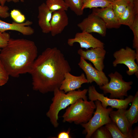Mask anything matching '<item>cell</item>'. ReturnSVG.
<instances>
[{"label": "cell", "instance_id": "obj_1", "mask_svg": "<svg viewBox=\"0 0 138 138\" xmlns=\"http://www.w3.org/2000/svg\"><path fill=\"white\" fill-rule=\"evenodd\" d=\"M71 66L63 54L57 48H48L37 57L29 73L33 89L43 94L59 88Z\"/></svg>", "mask_w": 138, "mask_h": 138}, {"label": "cell", "instance_id": "obj_2", "mask_svg": "<svg viewBox=\"0 0 138 138\" xmlns=\"http://www.w3.org/2000/svg\"><path fill=\"white\" fill-rule=\"evenodd\" d=\"M38 53L34 41L10 38L0 51V61L9 76L18 77L21 74L29 73Z\"/></svg>", "mask_w": 138, "mask_h": 138}, {"label": "cell", "instance_id": "obj_3", "mask_svg": "<svg viewBox=\"0 0 138 138\" xmlns=\"http://www.w3.org/2000/svg\"><path fill=\"white\" fill-rule=\"evenodd\" d=\"M87 92L88 89H84L70 91L66 93L59 88L55 89L53 92L52 102L46 114L54 128L57 127L59 125L58 121L59 112L74 103L78 99L87 100Z\"/></svg>", "mask_w": 138, "mask_h": 138}, {"label": "cell", "instance_id": "obj_4", "mask_svg": "<svg viewBox=\"0 0 138 138\" xmlns=\"http://www.w3.org/2000/svg\"><path fill=\"white\" fill-rule=\"evenodd\" d=\"M96 108L94 101L78 99L66 109L62 116L63 121L76 124L86 123L92 117Z\"/></svg>", "mask_w": 138, "mask_h": 138}, {"label": "cell", "instance_id": "obj_5", "mask_svg": "<svg viewBox=\"0 0 138 138\" xmlns=\"http://www.w3.org/2000/svg\"><path fill=\"white\" fill-rule=\"evenodd\" d=\"M110 78L109 82L99 88L104 94H110L109 98L124 99V97H128V92L132 88V81L126 82L123 79L122 75L117 71L108 75Z\"/></svg>", "mask_w": 138, "mask_h": 138}, {"label": "cell", "instance_id": "obj_6", "mask_svg": "<svg viewBox=\"0 0 138 138\" xmlns=\"http://www.w3.org/2000/svg\"><path fill=\"white\" fill-rule=\"evenodd\" d=\"M95 103L96 109L94 113L93 116L87 123L80 124L84 129V132L86 134V138H91L98 128L112 122L109 113L113 110V108L111 107L108 108L103 107L101 102L98 100L95 101Z\"/></svg>", "mask_w": 138, "mask_h": 138}, {"label": "cell", "instance_id": "obj_7", "mask_svg": "<svg viewBox=\"0 0 138 138\" xmlns=\"http://www.w3.org/2000/svg\"><path fill=\"white\" fill-rule=\"evenodd\" d=\"M115 60L112 62L113 66L115 67L118 64H124L128 67L127 74L129 76L134 74L138 77V55L135 50L128 47L122 48L115 51L113 54Z\"/></svg>", "mask_w": 138, "mask_h": 138}, {"label": "cell", "instance_id": "obj_8", "mask_svg": "<svg viewBox=\"0 0 138 138\" xmlns=\"http://www.w3.org/2000/svg\"><path fill=\"white\" fill-rule=\"evenodd\" d=\"M88 98L91 101H99L102 106L104 108L110 106L113 108L126 109L129 104L132 102L134 96L129 95L125 99L108 98L104 96V94L98 92L93 85L89 87L88 89Z\"/></svg>", "mask_w": 138, "mask_h": 138}, {"label": "cell", "instance_id": "obj_9", "mask_svg": "<svg viewBox=\"0 0 138 138\" xmlns=\"http://www.w3.org/2000/svg\"><path fill=\"white\" fill-rule=\"evenodd\" d=\"M77 26L82 31L98 33L102 37L106 34L107 28L102 20L92 13L78 23Z\"/></svg>", "mask_w": 138, "mask_h": 138}, {"label": "cell", "instance_id": "obj_10", "mask_svg": "<svg viewBox=\"0 0 138 138\" xmlns=\"http://www.w3.org/2000/svg\"><path fill=\"white\" fill-rule=\"evenodd\" d=\"M78 65L84 72L87 83L95 82L99 86L108 83L109 79L103 71H100L94 67L90 63L80 57Z\"/></svg>", "mask_w": 138, "mask_h": 138}, {"label": "cell", "instance_id": "obj_11", "mask_svg": "<svg viewBox=\"0 0 138 138\" xmlns=\"http://www.w3.org/2000/svg\"><path fill=\"white\" fill-rule=\"evenodd\" d=\"M77 53L84 60L91 62L96 68L103 71L105 67L103 61L106 54V51L104 48H91L86 50L81 49L78 50Z\"/></svg>", "mask_w": 138, "mask_h": 138}, {"label": "cell", "instance_id": "obj_12", "mask_svg": "<svg viewBox=\"0 0 138 138\" xmlns=\"http://www.w3.org/2000/svg\"><path fill=\"white\" fill-rule=\"evenodd\" d=\"M78 43L80 47L86 50L91 48H104V43L94 37L90 33L85 31L76 33L73 38L68 39V45L72 46L75 43Z\"/></svg>", "mask_w": 138, "mask_h": 138}, {"label": "cell", "instance_id": "obj_13", "mask_svg": "<svg viewBox=\"0 0 138 138\" xmlns=\"http://www.w3.org/2000/svg\"><path fill=\"white\" fill-rule=\"evenodd\" d=\"M126 109H119L117 111L112 110L109 116L112 121L114 122L121 132L124 134L133 138L132 126L125 114Z\"/></svg>", "mask_w": 138, "mask_h": 138}, {"label": "cell", "instance_id": "obj_14", "mask_svg": "<svg viewBox=\"0 0 138 138\" xmlns=\"http://www.w3.org/2000/svg\"><path fill=\"white\" fill-rule=\"evenodd\" d=\"M92 12L100 17L107 28H118L121 26L118 19L113 10L112 5L100 8H93Z\"/></svg>", "mask_w": 138, "mask_h": 138}, {"label": "cell", "instance_id": "obj_15", "mask_svg": "<svg viewBox=\"0 0 138 138\" xmlns=\"http://www.w3.org/2000/svg\"><path fill=\"white\" fill-rule=\"evenodd\" d=\"M86 83H87V81L84 73L76 76L72 74L70 72H67L65 74L64 78L59 89L66 93L79 89L82 87L83 84Z\"/></svg>", "mask_w": 138, "mask_h": 138}, {"label": "cell", "instance_id": "obj_16", "mask_svg": "<svg viewBox=\"0 0 138 138\" xmlns=\"http://www.w3.org/2000/svg\"><path fill=\"white\" fill-rule=\"evenodd\" d=\"M68 19L66 11L58 10L53 12L50 22V32L53 37L61 33L68 25Z\"/></svg>", "mask_w": 138, "mask_h": 138}, {"label": "cell", "instance_id": "obj_17", "mask_svg": "<svg viewBox=\"0 0 138 138\" xmlns=\"http://www.w3.org/2000/svg\"><path fill=\"white\" fill-rule=\"evenodd\" d=\"M32 24V22L29 20L21 23L15 22L10 23L5 22L0 19V32H3L7 30L15 31L20 32L24 35L30 36L34 32V29L30 26Z\"/></svg>", "mask_w": 138, "mask_h": 138}, {"label": "cell", "instance_id": "obj_18", "mask_svg": "<svg viewBox=\"0 0 138 138\" xmlns=\"http://www.w3.org/2000/svg\"><path fill=\"white\" fill-rule=\"evenodd\" d=\"M38 24L42 32L44 33L50 32V22L53 12L50 10L45 3H43L38 7Z\"/></svg>", "mask_w": 138, "mask_h": 138}, {"label": "cell", "instance_id": "obj_19", "mask_svg": "<svg viewBox=\"0 0 138 138\" xmlns=\"http://www.w3.org/2000/svg\"><path fill=\"white\" fill-rule=\"evenodd\" d=\"M138 11L134 8L133 2H130L125 10L118 19L119 24L128 26L130 28L133 24Z\"/></svg>", "mask_w": 138, "mask_h": 138}, {"label": "cell", "instance_id": "obj_20", "mask_svg": "<svg viewBox=\"0 0 138 138\" xmlns=\"http://www.w3.org/2000/svg\"><path fill=\"white\" fill-rule=\"evenodd\" d=\"M130 108L125 110V114L130 124L132 126L138 121V91L135 94Z\"/></svg>", "mask_w": 138, "mask_h": 138}, {"label": "cell", "instance_id": "obj_21", "mask_svg": "<svg viewBox=\"0 0 138 138\" xmlns=\"http://www.w3.org/2000/svg\"><path fill=\"white\" fill-rule=\"evenodd\" d=\"M113 2L107 0H84L82 9L84 10L87 8H104L112 5Z\"/></svg>", "mask_w": 138, "mask_h": 138}, {"label": "cell", "instance_id": "obj_22", "mask_svg": "<svg viewBox=\"0 0 138 138\" xmlns=\"http://www.w3.org/2000/svg\"><path fill=\"white\" fill-rule=\"evenodd\" d=\"M45 3L52 12L58 10L66 11L69 8L64 0H47Z\"/></svg>", "mask_w": 138, "mask_h": 138}, {"label": "cell", "instance_id": "obj_23", "mask_svg": "<svg viewBox=\"0 0 138 138\" xmlns=\"http://www.w3.org/2000/svg\"><path fill=\"white\" fill-rule=\"evenodd\" d=\"M130 2L129 0H116L113 1L112 7L118 19Z\"/></svg>", "mask_w": 138, "mask_h": 138}, {"label": "cell", "instance_id": "obj_24", "mask_svg": "<svg viewBox=\"0 0 138 138\" xmlns=\"http://www.w3.org/2000/svg\"><path fill=\"white\" fill-rule=\"evenodd\" d=\"M71 10L77 16H80L83 14L82 8L84 0H64Z\"/></svg>", "mask_w": 138, "mask_h": 138}, {"label": "cell", "instance_id": "obj_25", "mask_svg": "<svg viewBox=\"0 0 138 138\" xmlns=\"http://www.w3.org/2000/svg\"><path fill=\"white\" fill-rule=\"evenodd\" d=\"M105 126L110 132L113 138H130L129 137L123 134L116 124L112 121L105 125Z\"/></svg>", "mask_w": 138, "mask_h": 138}, {"label": "cell", "instance_id": "obj_26", "mask_svg": "<svg viewBox=\"0 0 138 138\" xmlns=\"http://www.w3.org/2000/svg\"><path fill=\"white\" fill-rule=\"evenodd\" d=\"M130 28L132 31L134 35L133 47L135 49L138 55V14L136 15L135 20Z\"/></svg>", "mask_w": 138, "mask_h": 138}, {"label": "cell", "instance_id": "obj_27", "mask_svg": "<svg viewBox=\"0 0 138 138\" xmlns=\"http://www.w3.org/2000/svg\"><path fill=\"white\" fill-rule=\"evenodd\" d=\"M91 138H112L108 130L105 126H102L98 128L94 132Z\"/></svg>", "mask_w": 138, "mask_h": 138}, {"label": "cell", "instance_id": "obj_28", "mask_svg": "<svg viewBox=\"0 0 138 138\" xmlns=\"http://www.w3.org/2000/svg\"><path fill=\"white\" fill-rule=\"evenodd\" d=\"M10 16L15 22L21 23L24 22L26 19L25 15L18 10L14 9L10 13Z\"/></svg>", "mask_w": 138, "mask_h": 138}, {"label": "cell", "instance_id": "obj_29", "mask_svg": "<svg viewBox=\"0 0 138 138\" xmlns=\"http://www.w3.org/2000/svg\"><path fill=\"white\" fill-rule=\"evenodd\" d=\"M9 76L0 61V86H3L8 82Z\"/></svg>", "mask_w": 138, "mask_h": 138}, {"label": "cell", "instance_id": "obj_30", "mask_svg": "<svg viewBox=\"0 0 138 138\" xmlns=\"http://www.w3.org/2000/svg\"><path fill=\"white\" fill-rule=\"evenodd\" d=\"M10 38L9 33L0 32V48H3L6 47Z\"/></svg>", "mask_w": 138, "mask_h": 138}, {"label": "cell", "instance_id": "obj_31", "mask_svg": "<svg viewBox=\"0 0 138 138\" xmlns=\"http://www.w3.org/2000/svg\"><path fill=\"white\" fill-rule=\"evenodd\" d=\"M9 8L6 6H2L0 3V17L2 18H6L10 16L9 12Z\"/></svg>", "mask_w": 138, "mask_h": 138}, {"label": "cell", "instance_id": "obj_32", "mask_svg": "<svg viewBox=\"0 0 138 138\" xmlns=\"http://www.w3.org/2000/svg\"><path fill=\"white\" fill-rule=\"evenodd\" d=\"M70 134V130L67 131H63L59 133L57 135V138H71Z\"/></svg>", "mask_w": 138, "mask_h": 138}, {"label": "cell", "instance_id": "obj_33", "mask_svg": "<svg viewBox=\"0 0 138 138\" xmlns=\"http://www.w3.org/2000/svg\"><path fill=\"white\" fill-rule=\"evenodd\" d=\"M132 135L133 138H138V127L137 126H136L133 130H132Z\"/></svg>", "mask_w": 138, "mask_h": 138}, {"label": "cell", "instance_id": "obj_34", "mask_svg": "<svg viewBox=\"0 0 138 138\" xmlns=\"http://www.w3.org/2000/svg\"><path fill=\"white\" fill-rule=\"evenodd\" d=\"M24 0H7L6 2H12L14 3H18L19 2H24Z\"/></svg>", "mask_w": 138, "mask_h": 138}, {"label": "cell", "instance_id": "obj_35", "mask_svg": "<svg viewBox=\"0 0 138 138\" xmlns=\"http://www.w3.org/2000/svg\"><path fill=\"white\" fill-rule=\"evenodd\" d=\"M7 0H0V3L2 6L5 5V4Z\"/></svg>", "mask_w": 138, "mask_h": 138}, {"label": "cell", "instance_id": "obj_36", "mask_svg": "<svg viewBox=\"0 0 138 138\" xmlns=\"http://www.w3.org/2000/svg\"><path fill=\"white\" fill-rule=\"evenodd\" d=\"M130 1V2H132L133 1V0H129Z\"/></svg>", "mask_w": 138, "mask_h": 138}, {"label": "cell", "instance_id": "obj_37", "mask_svg": "<svg viewBox=\"0 0 138 138\" xmlns=\"http://www.w3.org/2000/svg\"><path fill=\"white\" fill-rule=\"evenodd\" d=\"M108 0V1H113L116 0Z\"/></svg>", "mask_w": 138, "mask_h": 138}, {"label": "cell", "instance_id": "obj_38", "mask_svg": "<svg viewBox=\"0 0 138 138\" xmlns=\"http://www.w3.org/2000/svg\"><path fill=\"white\" fill-rule=\"evenodd\" d=\"M1 48H0V51H1Z\"/></svg>", "mask_w": 138, "mask_h": 138}, {"label": "cell", "instance_id": "obj_39", "mask_svg": "<svg viewBox=\"0 0 138 138\" xmlns=\"http://www.w3.org/2000/svg\"></svg>", "mask_w": 138, "mask_h": 138}]
</instances>
